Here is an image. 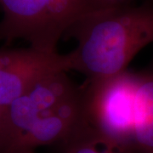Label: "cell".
I'll use <instances>...</instances> for the list:
<instances>
[{"label":"cell","mask_w":153,"mask_h":153,"mask_svg":"<svg viewBox=\"0 0 153 153\" xmlns=\"http://www.w3.org/2000/svg\"><path fill=\"white\" fill-rule=\"evenodd\" d=\"M133 144L137 153H153V69L138 73Z\"/></svg>","instance_id":"6"},{"label":"cell","mask_w":153,"mask_h":153,"mask_svg":"<svg viewBox=\"0 0 153 153\" xmlns=\"http://www.w3.org/2000/svg\"><path fill=\"white\" fill-rule=\"evenodd\" d=\"M66 36L76 41L68 53L71 71L86 79L115 75L127 70L133 58L153 43V7H106L84 17Z\"/></svg>","instance_id":"2"},{"label":"cell","mask_w":153,"mask_h":153,"mask_svg":"<svg viewBox=\"0 0 153 153\" xmlns=\"http://www.w3.org/2000/svg\"><path fill=\"white\" fill-rule=\"evenodd\" d=\"M86 128L82 85H76L67 71H55L6 109L2 153H34L54 144L65 149Z\"/></svg>","instance_id":"1"},{"label":"cell","mask_w":153,"mask_h":153,"mask_svg":"<svg viewBox=\"0 0 153 153\" xmlns=\"http://www.w3.org/2000/svg\"><path fill=\"white\" fill-rule=\"evenodd\" d=\"M109 2H111V3H114V4H120L119 3V0H107Z\"/></svg>","instance_id":"9"},{"label":"cell","mask_w":153,"mask_h":153,"mask_svg":"<svg viewBox=\"0 0 153 153\" xmlns=\"http://www.w3.org/2000/svg\"><path fill=\"white\" fill-rule=\"evenodd\" d=\"M120 4L107 0H0V42L22 39L40 51L55 53L62 37L91 13Z\"/></svg>","instance_id":"3"},{"label":"cell","mask_w":153,"mask_h":153,"mask_svg":"<svg viewBox=\"0 0 153 153\" xmlns=\"http://www.w3.org/2000/svg\"><path fill=\"white\" fill-rule=\"evenodd\" d=\"M71 71L69 54L48 53L32 47L0 49V110L6 109L44 76Z\"/></svg>","instance_id":"5"},{"label":"cell","mask_w":153,"mask_h":153,"mask_svg":"<svg viewBox=\"0 0 153 153\" xmlns=\"http://www.w3.org/2000/svg\"><path fill=\"white\" fill-rule=\"evenodd\" d=\"M4 142V113L0 110V153L3 152Z\"/></svg>","instance_id":"8"},{"label":"cell","mask_w":153,"mask_h":153,"mask_svg":"<svg viewBox=\"0 0 153 153\" xmlns=\"http://www.w3.org/2000/svg\"><path fill=\"white\" fill-rule=\"evenodd\" d=\"M65 153H137L132 146L113 141L86 128L66 148Z\"/></svg>","instance_id":"7"},{"label":"cell","mask_w":153,"mask_h":153,"mask_svg":"<svg viewBox=\"0 0 153 153\" xmlns=\"http://www.w3.org/2000/svg\"><path fill=\"white\" fill-rule=\"evenodd\" d=\"M137 82L138 73L128 70L86 79L82 88L83 116L88 127L109 140L134 146Z\"/></svg>","instance_id":"4"}]
</instances>
